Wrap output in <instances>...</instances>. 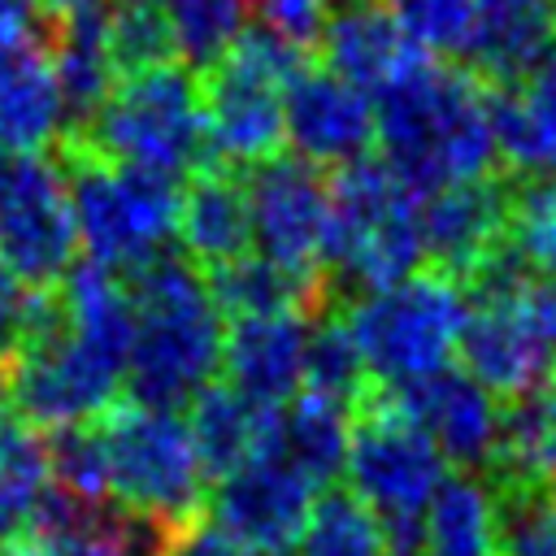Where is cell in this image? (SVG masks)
<instances>
[{"mask_svg": "<svg viewBox=\"0 0 556 556\" xmlns=\"http://www.w3.org/2000/svg\"><path fill=\"white\" fill-rule=\"evenodd\" d=\"M508 239L530 261L534 274L556 282V178L513 182Z\"/></svg>", "mask_w": 556, "mask_h": 556, "instance_id": "d590c367", "label": "cell"}, {"mask_svg": "<svg viewBox=\"0 0 556 556\" xmlns=\"http://www.w3.org/2000/svg\"><path fill=\"white\" fill-rule=\"evenodd\" d=\"M174 26L178 61L187 70H208L248 26V0H161Z\"/></svg>", "mask_w": 556, "mask_h": 556, "instance_id": "d6a6232c", "label": "cell"}, {"mask_svg": "<svg viewBox=\"0 0 556 556\" xmlns=\"http://www.w3.org/2000/svg\"><path fill=\"white\" fill-rule=\"evenodd\" d=\"M330 9L334 0H248V13L256 17V26L282 39L287 48H295L300 56H308L321 43Z\"/></svg>", "mask_w": 556, "mask_h": 556, "instance_id": "8d00e7d4", "label": "cell"}, {"mask_svg": "<svg viewBox=\"0 0 556 556\" xmlns=\"http://www.w3.org/2000/svg\"><path fill=\"white\" fill-rule=\"evenodd\" d=\"M30 317H35V291L22 287V282L4 269V261H0V365H4V361L17 352V343L26 339Z\"/></svg>", "mask_w": 556, "mask_h": 556, "instance_id": "f35d334b", "label": "cell"}, {"mask_svg": "<svg viewBox=\"0 0 556 556\" xmlns=\"http://www.w3.org/2000/svg\"><path fill=\"white\" fill-rule=\"evenodd\" d=\"M70 178V204H74V230L78 248L91 265L130 278L156 256H165L178 222V182L100 161L83 148L61 143L56 148Z\"/></svg>", "mask_w": 556, "mask_h": 556, "instance_id": "8992f818", "label": "cell"}, {"mask_svg": "<svg viewBox=\"0 0 556 556\" xmlns=\"http://www.w3.org/2000/svg\"><path fill=\"white\" fill-rule=\"evenodd\" d=\"M400 35L430 61L465 65L478 35V0H382Z\"/></svg>", "mask_w": 556, "mask_h": 556, "instance_id": "4dcf8cb0", "label": "cell"}, {"mask_svg": "<svg viewBox=\"0 0 556 556\" xmlns=\"http://www.w3.org/2000/svg\"><path fill=\"white\" fill-rule=\"evenodd\" d=\"M321 65L378 100L391 83H400L417 61H426L391 22L382 0H334L330 22L321 30Z\"/></svg>", "mask_w": 556, "mask_h": 556, "instance_id": "ac0fdd59", "label": "cell"}, {"mask_svg": "<svg viewBox=\"0 0 556 556\" xmlns=\"http://www.w3.org/2000/svg\"><path fill=\"white\" fill-rule=\"evenodd\" d=\"M61 143L83 148L113 165H130L182 182L200 165H208L200 78H191L182 61L126 74L113 83V91L91 113V122Z\"/></svg>", "mask_w": 556, "mask_h": 556, "instance_id": "277c9868", "label": "cell"}, {"mask_svg": "<svg viewBox=\"0 0 556 556\" xmlns=\"http://www.w3.org/2000/svg\"><path fill=\"white\" fill-rule=\"evenodd\" d=\"M282 135L295 156L326 165H352L378 143L374 100L326 65H300L282 91Z\"/></svg>", "mask_w": 556, "mask_h": 556, "instance_id": "9a60e30c", "label": "cell"}, {"mask_svg": "<svg viewBox=\"0 0 556 556\" xmlns=\"http://www.w3.org/2000/svg\"><path fill=\"white\" fill-rule=\"evenodd\" d=\"M552 30H556V0H552Z\"/></svg>", "mask_w": 556, "mask_h": 556, "instance_id": "b9f144b4", "label": "cell"}, {"mask_svg": "<svg viewBox=\"0 0 556 556\" xmlns=\"http://www.w3.org/2000/svg\"><path fill=\"white\" fill-rule=\"evenodd\" d=\"M421 556H500L495 486L486 473H447L421 517Z\"/></svg>", "mask_w": 556, "mask_h": 556, "instance_id": "cb8c5ba5", "label": "cell"}, {"mask_svg": "<svg viewBox=\"0 0 556 556\" xmlns=\"http://www.w3.org/2000/svg\"><path fill=\"white\" fill-rule=\"evenodd\" d=\"M317 313L304 308H269L230 317L222 334V369L226 382L261 404H282L304 382V352Z\"/></svg>", "mask_w": 556, "mask_h": 556, "instance_id": "e0dca14e", "label": "cell"}, {"mask_svg": "<svg viewBox=\"0 0 556 556\" xmlns=\"http://www.w3.org/2000/svg\"><path fill=\"white\" fill-rule=\"evenodd\" d=\"M65 139V96L48 35L0 43V152H43Z\"/></svg>", "mask_w": 556, "mask_h": 556, "instance_id": "d6986e66", "label": "cell"}, {"mask_svg": "<svg viewBox=\"0 0 556 556\" xmlns=\"http://www.w3.org/2000/svg\"><path fill=\"white\" fill-rule=\"evenodd\" d=\"M382 395L439 447L447 465L465 473H491L495 452H500L504 408L478 378L443 365L439 374H426Z\"/></svg>", "mask_w": 556, "mask_h": 556, "instance_id": "5bb4252c", "label": "cell"}, {"mask_svg": "<svg viewBox=\"0 0 556 556\" xmlns=\"http://www.w3.org/2000/svg\"><path fill=\"white\" fill-rule=\"evenodd\" d=\"M126 291L135 313L126 391L135 404L178 413L217 378L226 317L182 256H156L126 278Z\"/></svg>", "mask_w": 556, "mask_h": 556, "instance_id": "7a4b0ae2", "label": "cell"}, {"mask_svg": "<svg viewBox=\"0 0 556 556\" xmlns=\"http://www.w3.org/2000/svg\"><path fill=\"white\" fill-rule=\"evenodd\" d=\"M304 395H317L326 404H339L348 413H356L365 404V395L374 391L369 382V369L361 361V348L343 321V313L321 308L313 317V330H308V352H304V382H300Z\"/></svg>", "mask_w": 556, "mask_h": 556, "instance_id": "4316f807", "label": "cell"}, {"mask_svg": "<svg viewBox=\"0 0 556 556\" xmlns=\"http://www.w3.org/2000/svg\"><path fill=\"white\" fill-rule=\"evenodd\" d=\"M96 430L104 439L109 495L117 500V508L161 530L200 517L208 473L187 421L174 408H148L126 400L113 404L96 421Z\"/></svg>", "mask_w": 556, "mask_h": 556, "instance_id": "9c48e42d", "label": "cell"}, {"mask_svg": "<svg viewBox=\"0 0 556 556\" xmlns=\"http://www.w3.org/2000/svg\"><path fill=\"white\" fill-rule=\"evenodd\" d=\"M552 0H478V35L465 70L486 87L521 83L552 56Z\"/></svg>", "mask_w": 556, "mask_h": 556, "instance_id": "603a6c76", "label": "cell"}, {"mask_svg": "<svg viewBox=\"0 0 556 556\" xmlns=\"http://www.w3.org/2000/svg\"><path fill=\"white\" fill-rule=\"evenodd\" d=\"M156 556H256L252 547H243L239 539H230L226 530H217L213 521H182L174 530L161 534Z\"/></svg>", "mask_w": 556, "mask_h": 556, "instance_id": "74e56055", "label": "cell"}, {"mask_svg": "<svg viewBox=\"0 0 556 556\" xmlns=\"http://www.w3.org/2000/svg\"><path fill=\"white\" fill-rule=\"evenodd\" d=\"M382 161L421 195L500 174L486 83L452 61H417L374 100Z\"/></svg>", "mask_w": 556, "mask_h": 556, "instance_id": "6da1fadb", "label": "cell"}, {"mask_svg": "<svg viewBox=\"0 0 556 556\" xmlns=\"http://www.w3.org/2000/svg\"><path fill=\"white\" fill-rule=\"evenodd\" d=\"M500 556H556V486L491 482Z\"/></svg>", "mask_w": 556, "mask_h": 556, "instance_id": "836d02e7", "label": "cell"}, {"mask_svg": "<svg viewBox=\"0 0 556 556\" xmlns=\"http://www.w3.org/2000/svg\"><path fill=\"white\" fill-rule=\"evenodd\" d=\"M291 556H391L374 513L352 491H326Z\"/></svg>", "mask_w": 556, "mask_h": 556, "instance_id": "1f68e13d", "label": "cell"}, {"mask_svg": "<svg viewBox=\"0 0 556 556\" xmlns=\"http://www.w3.org/2000/svg\"><path fill=\"white\" fill-rule=\"evenodd\" d=\"M508 204H513L508 174H486L426 191L421 195L426 265L460 287L482 265V256L508 239Z\"/></svg>", "mask_w": 556, "mask_h": 556, "instance_id": "2e32d148", "label": "cell"}, {"mask_svg": "<svg viewBox=\"0 0 556 556\" xmlns=\"http://www.w3.org/2000/svg\"><path fill=\"white\" fill-rule=\"evenodd\" d=\"M182 421L195 439L208 478H222L235 465L269 452L278 439V404H261L230 382H208L187 404Z\"/></svg>", "mask_w": 556, "mask_h": 556, "instance_id": "7402d4cb", "label": "cell"}, {"mask_svg": "<svg viewBox=\"0 0 556 556\" xmlns=\"http://www.w3.org/2000/svg\"><path fill=\"white\" fill-rule=\"evenodd\" d=\"M43 491H48L43 439L17 413L0 417V547L26 539Z\"/></svg>", "mask_w": 556, "mask_h": 556, "instance_id": "83f0119b", "label": "cell"}, {"mask_svg": "<svg viewBox=\"0 0 556 556\" xmlns=\"http://www.w3.org/2000/svg\"><path fill=\"white\" fill-rule=\"evenodd\" d=\"M161 534V526L126 508L87 504L70 521L22 539V556H156Z\"/></svg>", "mask_w": 556, "mask_h": 556, "instance_id": "d4e9b609", "label": "cell"}, {"mask_svg": "<svg viewBox=\"0 0 556 556\" xmlns=\"http://www.w3.org/2000/svg\"><path fill=\"white\" fill-rule=\"evenodd\" d=\"M204 282H208V295H213V304L226 321L248 317V313H269V308H304V313L330 308L308 287H300L295 278H287L278 265H269L256 252H243V256L208 269Z\"/></svg>", "mask_w": 556, "mask_h": 556, "instance_id": "f1b7e54d", "label": "cell"}, {"mask_svg": "<svg viewBox=\"0 0 556 556\" xmlns=\"http://www.w3.org/2000/svg\"><path fill=\"white\" fill-rule=\"evenodd\" d=\"M460 291L469 308L456 352L469 378L504 404L556 382V282L534 274L513 239L491 248Z\"/></svg>", "mask_w": 556, "mask_h": 556, "instance_id": "3957f363", "label": "cell"}, {"mask_svg": "<svg viewBox=\"0 0 556 556\" xmlns=\"http://www.w3.org/2000/svg\"><path fill=\"white\" fill-rule=\"evenodd\" d=\"M43 9L39 0H0V43L26 39V35H43Z\"/></svg>", "mask_w": 556, "mask_h": 556, "instance_id": "ab89813d", "label": "cell"}, {"mask_svg": "<svg viewBox=\"0 0 556 556\" xmlns=\"http://www.w3.org/2000/svg\"><path fill=\"white\" fill-rule=\"evenodd\" d=\"M421 265V191L382 156L343 165L330 178V295L352 300Z\"/></svg>", "mask_w": 556, "mask_h": 556, "instance_id": "5b68a950", "label": "cell"}, {"mask_svg": "<svg viewBox=\"0 0 556 556\" xmlns=\"http://www.w3.org/2000/svg\"><path fill=\"white\" fill-rule=\"evenodd\" d=\"M248 222H252V252L278 265L287 278L308 287L321 304L330 295V178L295 156L274 152L261 165L243 169Z\"/></svg>", "mask_w": 556, "mask_h": 556, "instance_id": "8fae6325", "label": "cell"}, {"mask_svg": "<svg viewBox=\"0 0 556 556\" xmlns=\"http://www.w3.org/2000/svg\"><path fill=\"white\" fill-rule=\"evenodd\" d=\"M348 439H352V413L300 391L295 404L287 413H278L274 447L313 486H330L343 473V465H348Z\"/></svg>", "mask_w": 556, "mask_h": 556, "instance_id": "484cf974", "label": "cell"}, {"mask_svg": "<svg viewBox=\"0 0 556 556\" xmlns=\"http://www.w3.org/2000/svg\"><path fill=\"white\" fill-rule=\"evenodd\" d=\"M48 452V482L61 486L65 495L83 504H104L109 500V460H104V439L96 421L87 426H65L43 439Z\"/></svg>", "mask_w": 556, "mask_h": 556, "instance_id": "e575fe53", "label": "cell"}, {"mask_svg": "<svg viewBox=\"0 0 556 556\" xmlns=\"http://www.w3.org/2000/svg\"><path fill=\"white\" fill-rule=\"evenodd\" d=\"M300 65L304 56L295 48L261 26H243V35L200 78L208 165L243 174L282 152V91Z\"/></svg>", "mask_w": 556, "mask_h": 556, "instance_id": "30bf717a", "label": "cell"}, {"mask_svg": "<svg viewBox=\"0 0 556 556\" xmlns=\"http://www.w3.org/2000/svg\"><path fill=\"white\" fill-rule=\"evenodd\" d=\"M78 230L65 161L43 152H0V261L30 287L52 291L74 269Z\"/></svg>", "mask_w": 556, "mask_h": 556, "instance_id": "7c38bea8", "label": "cell"}, {"mask_svg": "<svg viewBox=\"0 0 556 556\" xmlns=\"http://www.w3.org/2000/svg\"><path fill=\"white\" fill-rule=\"evenodd\" d=\"M313 491L317 486L278 447H269L217 478L208 513L217 530L256 556H291L313 517Z\"/></svg>", "mask_w": 556, "mask_h": 556, "instance_id": "4fadbf2b", "label": "cell"}, {"mask_svg": "<svg viewBox=\"0 0 556 556\" xmlns=\"http://www.w3.org/2000/svg\"><path fill=\"white\" fill-rule=\"evenodd\" d=\"M465 308V291L447 274L417 269L391 287L343 300L339 313L361 348L374 391H395L452 361Z\"/></svg>", "mask_w": 556, "mask_h": 556, "instance_id": "52a82bcc", "label": "cell"}, {"mask_svg": "<svg viewBox=\"0 0 556 556\" xmlns=\"http://www.w3.org/2000/svg\"><path fill=\"white\" fill-rule=\"evenodd\" d=\"M83 4H91V0H39V9L48 13V22H61V17H70V13H78Z\"/></svg>", "mask_w": 556, "mask_h": 556, "instance_id": "60d3db41", "label": "cell"}, {"mask_svg": "<svg viewBox=\"0 0 556 556\" xmlns=\"http://www.w3.org/2000/svg\"><path fill=\"white\" fill-rule=\"evenodd\" d=\"M174 239L191 256V265L217 269L243 252H252V222L243 178L222 165H200L178 191Z\"/></svg>", "mask_w": 556, "mask_h": 556, "instance_id": "44dd1931", "label": "cell"}, {"mask_svg": "<svg viewBox=\"0 0 556 556\" xmlns=\"http://www.w3.org/2000/svg\"><path fill=\"white\" fill-rule=\"evenodd\" d=\"M100 9H104V43L117 78L178 61L174 26L161 0H100Z\"/></svg>", "mask_w": 556, "mask_h": 556, "instance_id": "f546056e", "label": "cell"}, {"mask_svg": "<svg viewBox=\"0 0 556 556\" xmlns=\"http://www.w3.org/2000/svg\"><path fill=\"white\" fill-rule=\"evenodd\" d=\"M486 109L500 174L513 182L556 178V56H547L521 83L486 87Z\"/></svg>", "mask_w": 556, "mask_h": 556, "instance_id": "ffe728a7", "label": "cell"}, {"mask_svg": "<svg viewBox=\"0 0 556 556\" xmlns=\"http://www.w3.org/2000/svg\"><path fill=\"white\" fill-rule=\"evenodd\" d=\"M343 473L352 482V495L374 513L387 552L421 556V517L430 495L447 478V460L382 391H369L352 413Z\"/></svg>", "mask_w": 556, "mask_h": 556, "instance_id": "ba28073f", "label": "cell"}]
</instances>
